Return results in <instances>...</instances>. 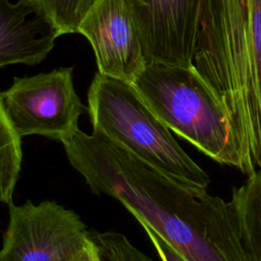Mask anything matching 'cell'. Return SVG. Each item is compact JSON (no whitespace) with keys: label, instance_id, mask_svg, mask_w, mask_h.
Here are the masks:
<instances>
[{"label":"cell","instance_id":"cell-1","mask_svg":"<svg viewBox=\"0 0 261 261\" xmlns=\"http://www.w3.org/2000/svg\"><path fill=\"white\" fill-rule=\"evenodd\" d=\"M93 194L118 200L188 261H249L228 202L161 172L103 135L63 143Z\"/></svg>","mask_w":261,"mask_h":261},{"label":"cell","instance_id":"cell-2","mask_svg":"<svg viewBox=\"0 0 261 261\" xmlns=\"http://www.w3.org/2000/svg\"><path fill=\"white\" fill-rule=\"evenodd\" d=\"M193 65L261 169V0H203Z\"/></svg>","mask_w":261,"mask_h":261},{"label":"cell","instance_id":"cell-3","mask_svg":"<svg viewBox=\"0 0 261 261\" xmlns=\"http://www.w3.org/2000/svg\"><path fill=\"white\" fill-rule=\"evenodd\" d=\"M132 84L154 114L200 152L248 176L257 170L194 65L148 62Z\"/></svg>","mask_w":261,"mask_h":261},{"label":"cell","instance_id":"cell-4","mask_svg":"<svg viewBox=\"0 0 261 261\" xmlns=\"http://www.w3.org/2000/svg\"><path fill=\"white\" fill-rule=\"evenodd\" d=\"M93 132L174 179L207 190L208 174L179 146L132 83L97 72L88 92Z\"/></svg>","mask_w":261,"mask_h":261},{"label":"cell","instance_id":"cell-5","mask_svg":"<svg viewBox=\"0 0 261 261\" xmlns=\"http://www.w3.org/2000/svg\"><path fill=\"white\" fill-rule=\"evenodd\" d=\"M72 72L70 66L13 77L1 93L0 112L21 138L37 135L63 144L80 129L79 118L88 108L75 92Z\"/></svg>","mask_w":261,"mask_h":261},{"label":"cell","instance_id":"cell-6","mask_svg":"<svg viewBox=\"0 0 261 261\" xmlns=\"http://www.w3.org/2000/svg\"><path fill=\"white\" fill-rule=\"evenodd\" d=\"M8 208L0 261H71L92 243L81 217L55 201Z\"/></svg>","mask_w":261,"mask_h":261},{"label":"cell","instance_id":"cell-7","mask_svg":"<svg viewBox=\"0 0 261 261\" xmlns=\"http://www.w3.org/2000/svg\"><path fill=\"white\" fill-rule=\"evenodd\" d=\"M77 33L90 42L98 72L104 75L133 83L148 63L130 0H99Z\"/></svg>","mask_w":261,"mask_h":261},{"label":"cell","instance_id":"cell-8","mask_svg":"<svg viewBox=\"0 0 261 261\" xmlns=\"http://www.w3.org/2000/svg\"><path fill=\"white\" fill-rule=\"evenodd\" d=\"M148 62L193 65L203 0H130Z\"/></svg>","mask_w":261,"mask_h":261},{"label":"cell","instance_id":"cell-9","mask_svg":"<svg viewBox=\"0 0 261 261\" xmlns=\"http://www.w3.org/2000/svg\"><path fill=\"white\" fill-rule=\"evenodd\" d=\"M62 33L38 0H0V66L36 65Z\"/></svg>","mask_w":261,"mask_h":261},{"label":"cell","instance_id":"cell-10","mask_svg":"<svg viewBox=\"0 0 261 261\" xmlns=\"http://www.w3.org/2000/svg\"><path fill=\"white\" fill-rule=\"evenodd\" d=\"M249 261H261V169L232 190L228 201Z\"/></svg>","mask_w":261,"mask_h":261},{"label":"cell","instance_id":"cell-11","mask_svg":"<svg viewBox=\"0 0 261 261\" xmlns=\"http://www.w3.org/2000/svg\"><path fill=\"white\" fill-rule=\"evenodd\" d=\"M21 160V137L0 112V200L7 206L13 204L12 197Z\"/></svg>","mask_w":261,"mask_h":261},{"label":"cell","instance_id":"cell-12","mask_svg":"<svg viewBox=\"0 0 261 261\" xmlns=\"http://www.w3.org/2000/svg\"><path fill=\"white\" fill-rule=\"evenodd\" d=\"M90 238L97 249L100 261H153L122 233L93 232Z\"/></svg>","mask_w":261,"mask_h":261},{"label":"cell","instance_id":"cell-13","mask_svg":"<svg viewBox=\"0 0 261 261\" xmlns=\"http://www.w3.org/2000/svg\"><path fill=\"white\" fill-rule=\"evenodd\" d=\"M99 0H40L62 35L77 33L87 13Z\"/></svg>","mask_w":261,"mask_h":261},{"label":"cell","instance_id":"cell-14","mask_svg":"<svg viewBox=\"0 0 261 261\" xmlns=\"http://www.w3.org/2000/svg\"><path fill=\"white\" fill-rule=\"evenodd\" d=\"M145 229L155 250L157 251L162 261H188L180 253H178L172 246H170L164 239H162L154 229H152L147 223L139 222Z\"/></svg>","mask_w":261,"mask_h":261},{"label":"cell","instance_id":"cell-15","mask_svg":"<svg viewBox=\"0 0 261 261\" xmlns=\"http://www.w3.org/2000/svg\"><path fill=\"white\" fill-rule=\"evenodd\" d=\"M71 261H100L98 252H97V249H96L94 243L92 242L89 247H87L83 252H81Z\"/></svg>","mask_w":261,"mask_h":261},{"label":"cell","instance_id":"cell-16","mask_svg":"<svg viewBox=\"0 0 261 261\" xmlns=\"http://www.w3.org/2000/svg\"><path fill=\"white\" fill-rule=\"evenodd\" d=\"M38 1H40V0H38Z\"/></svg>","mask_w":261,"mask_h":261}]
</instances>
